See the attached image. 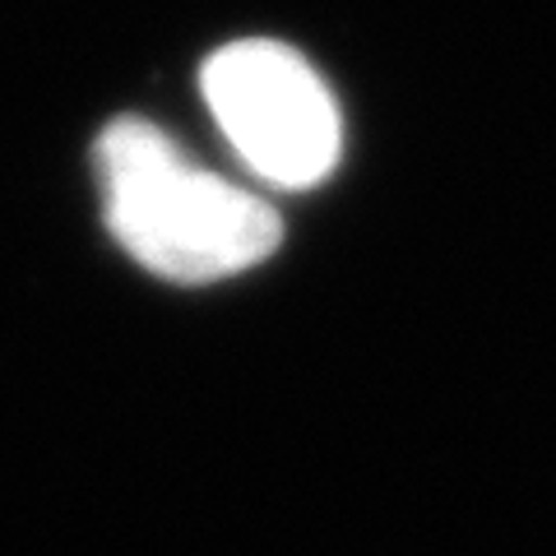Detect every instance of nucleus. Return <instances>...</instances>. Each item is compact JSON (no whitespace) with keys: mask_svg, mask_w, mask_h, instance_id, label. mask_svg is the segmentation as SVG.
I'll use <instances>...</instances> for the list:
<instances>
[{"mask_svg":"<svg viewBox=\"0 0 556 556\" xmlns=\"http://www.w3.org/2000/svg\"><path fill=\"white\" fill-rule=\"evenodd\" d=\"M93 167L112 237L167 283L247 274L283 241L269 200L190 163L144 116L112 121L93 144Z\"/></svg>","mask_w":556,"mask_h":556,"instance_id":"obj_1","label":"nucleus"},{"mask_svg":"<svg viewBox=\"0 0 556 556\" xmlns=\"http://www.w3.org/2000/svg\"><path fill=\"white\" fill-rule=\"evenodd\" d=\"M204 102L260 181L306 190L339 167L343 121L325 79L283 42L241 38L200 70Z\"/></svg>","mask_w":556,"mask_h":556,"instance_id":"obj_2","label":"nucleus"}]
</instances>
